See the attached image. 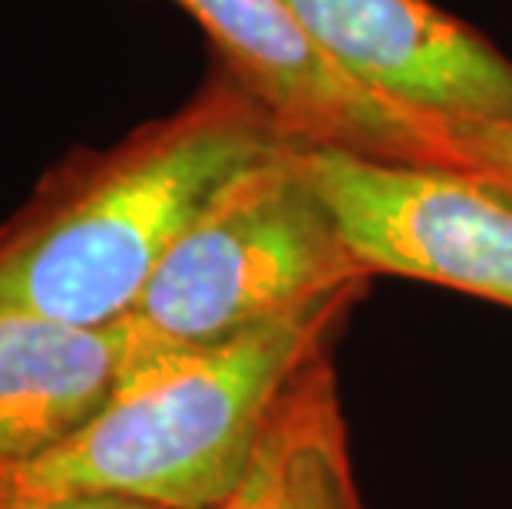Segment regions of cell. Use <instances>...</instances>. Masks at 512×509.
Instances as JSON below:
<instances>
[{"label":"cell","mask_w":512,"mask_h":509,"mask_svg":"<svg viewBox=\"0 0 512 509\" xmlns=\"http://www.w3.org/2000/svg\"><path fill=\"white\" fill-rule=\"evenodd\" d=\"M281 143L268 106L222 67L182 110L43 182L0 232V308L83 328L126 321L205 205Z\"/></svg>","instance_id":"cell-1"},{"label":"cell","mask_w":512,"mask_h":509,"mask_svg":"<svg viewBox=\"0 0 512 509\" xmlns=\"http://www.w3.org/2000/svg\"><path fill=\"white\" fill-rule=\"evenodd\" d=\"M364 288L232 338L126 354L100 414L40 457L0 470L7 493H119L222 509L242 490L298 377L331 354Z\"/></svg>","instance_id":"cell-2"},{"label":"cell","mask_w":512,"mask_h":509,"mask_svg":"<svg viewBox=\"0 0 512 509\" xmlns=\"http://www.w3.org/2000/svg\"><path fill=\"white\" fill-rule=\"evenodd\" d=\"M370 278L314 189L304 146L288 139L238 172L166 252L126 318L129 354L232 338Z\"/></svg>","instance_id":"cell-3"},{"label":"cell","mask_w":512,"mask_h":509,"mask_svg":"<svg viewBox=\"0 0 512 509\" xmlns=\"http://www.w3.org/2000/svg\"><path fill=\"white\" fill-rule=\"evenodd\" d=\"M304 166L370 275L512 308V196L473 172L304 146Z\"/></svg>","instance_id":"cell-4"},{"label":"cell","mask_w":512,"mask_h":509,"mask_svg":"<svg viewBox=\"0 0 512 509\" xmlns=\"http://www.w3.org/2000/svg\"><path fill=\"white\" fill-rule=\"evenodd\" d=\"M222 57V67L252 90L281 133L301 146L443 166L437 113H417L337 70L281 0H176ZM446 169V166H443Z\"/></svg>","instance_id":"cell-5"},{"label":"cell","mask_w":512,"mask_h":509,"mask_svg":"<svg viewBox=\"0 0 512 509\" xmlns=\"http://www.w3.org/2000/svg\"><path fill=\"white\" fill-rule=\"evenodd\" d=\"M337 70L417 113L512 123V60L433 0H281Z\"/></svg>","instance_id":"cell-6"},{"label":"cell","mask_w":512,"mask_h":509,"mask_svg":"<svg viewBox=\"0 0 512 509\" xmlns=\"http://www.w3.org/2000/svg\"><path fill=\"white\" fill-rule=\"evenodd\" d=\"M126 354V321L83 328L0 308V470L40 457L100 414Z\"/></svg>","instance_id":"cell-7"},{"label":"cell","mask_w":512,"mask_h":509,"mask_svg":"<svg viewBox=\"0 0 512 509\" xmlns=\"http://www.w3.org/2000/svg\"><path fill=\"white\" fill-rule=\"evenodd\" d=\"M268 509H364L331 354L298 377L275 420Z\"/></svg>","instance_id":"cell-8"},{"label":"cell","mask_w":512,"mask_h":509,"mask_svg":"<svg viewBox=\"0 0 512 509\" xmlns=\"http://www.w3.org/2000/svg\"><path fill=\"white\" fill-rule=\"evenodd\" d=\"M446 169L473 172L512 196V123L437 116Z\"/></svg>","instance_id":"cell-9"},{"label":"cell","mask_w":512,"mask_h":509,"mask_svg":"<svg viewBox=\"0 0 512 509\" xmlns=\"http://www.w3.org/2000/svg\"><path fill=\"white\" fill-rule=\"evenodd\" d=\"M0 509H169L119 493H7Z\"/></svg>","instance_id":"cell-10"},{"label":"cell","mask_w":512,"mask_h":509,"mask_svg":"<svg viewBox=\"0 0 512 509\" xmlns=\"http://www.w3.org/2000/svg\"><path fill=\"white\" fill-rule=\"evenodd\" d=\"M275 463H278V457H275V427H271L265 447H261L245 486L222 509H268L271 490H275Z\"/></svg>","instance_id":"cell-11"}]
</instances>
